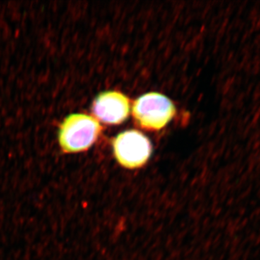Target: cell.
<instances>
[{"instance_id":"1","label":"cell","mask_w":260,"mask_h":260,"mask_svg":"<svg viewBox=\"0 0 260 260\" xmlns=\"http://www.w3.org/2000/svg\"><path fill=\"white\" fill-rule=\"evenodd\" d=\"M101 131L102 126L95 118L87 114H71L59 127V146L65 153L85 151L96 141Z\"/></svg>"},{"instance_id":"2","label":"cell","mask_w":260,"mask_h":260,"mask_svg":"<svg viewBox=\"0 0 260 260\" xmlns=\"http://www.w3.org/2000/svg\"><path fill=\"white\" fill-rule=\"evenodd\" d=\"M175 114L176 108L172 101L155 92L138 98L133 108L135 120L142 128L148 130L161 129Z\"/></svg>"},{"instance_id":"3","label":"cell","mask_w":260,"mask_h":260,"mask_svg":"<svg viewBox=\"0 0 260 260\" xmlns=\"http://www.w3.org/2000/svg\"><path fill=\"white\" fill-rule=\"evenodd\" d=\"M116 160L128 169L144 167L152 153V145L145 135L137 130L123 132L113 140Z\"/></svg>"},{"instance_id":"4","label":"cell","mask_w":260,"mask_h":260,"mask_svg":"<svg viewBox=\"0 0 260 260\" xmlns=\"http://www.w3.org/2000/svg\"><path fill=\"white\" fill-rule=\"evenodd\" d=\"M129 102L124 94L107 91L99 94L93 102L92 112L99 121L107 124H119L129 114Z\"/></svg>"}]
</instances>
